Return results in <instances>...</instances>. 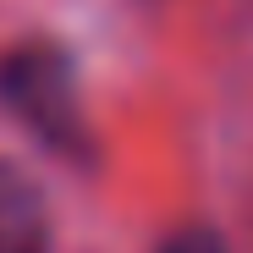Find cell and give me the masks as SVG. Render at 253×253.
I'll return each mask as SVG.
<instances>
[{"label": "cell", "instance_id": "6da1fadb", "mask_svg": "<svg viewBox=\"0 0 253 253\" xmlns=\"http://www.w3.org/2000/svg\"><path fill=\"white\" fill-rule=\"evenodd\" d=\"M0 99H6L39 138L61 154H88V126H83L72 61L55 44H22L0 61Z\"/></svg>", "mask_w": 253, "mask_h": 253}, {"label": "cell", "instance_id": "7a4b0ae2", "mask_svg": "<svg viewBox=\"0 0 253 253\" xmlns=\"http://www.w3.org/2000/svg\"><path fill=\"white\" fill-rule=\"evenodd\" d=\"M0 253H50V209L17 165H0Z\"/></svg>", "mask_w": 253, "mask_h": 253}, {"label": "cell", "instance_id": "3957f363", "mask_svg": "<svg viewBox=\"0 0 253 253\" xmlns=\"http://www.w3.org/2000/svg\"><path fill=\"white\" fill-rule=\"evenodd\" d=\"M165 253H226V248H220L215 231H182V237L165 242Z\"/></svg>", "mask_w": 253, "mask_h": 253}]
</instances>
